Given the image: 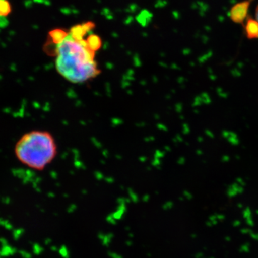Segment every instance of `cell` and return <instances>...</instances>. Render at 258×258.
Returning <instances> with one entry per match:
<instances>
[{
  "label": "cell",
  "instance_id": "8992f818",
  "mask_svg": "<svg viewBox=\"0 0 258 258\" xmlns=\"http://www.w3.org/2000/svg\"><path fill=\"white\" fill-rule=\"evenodd\" d=\"M256 19H257L258 22V5L257 7V9H256Z\"/></svg>",
  "mask_w": 258,
  "mask_h": 258
},
{
  "label": "cell",
  "instance_id": "7a4b0ae2",
  "mask_svg": "<svg viewBox=\"0 0 258 258\" xmlns=\"http://www.w3.org/2000/svg\"><path fill=\"white\" fill-rule=\"evenodd\" d=\"M14 154L23 165L42 171L57 157V144L53 136L47 131H30L18 139Z\"/></svg>",
  "mask_w": 258,
  "mask_h": 258
},
{
  "label": "cell",
  "instance_id": "6da1fadb",
  "mask_svg": "<svg viewBox=\"0 0 258 258\" xmlns=\"http://www.w3.org/2000/svg\"><path fill=\"white\" fill-rule=\"evenodd\" d=\"M93 25L85 23L76 25L69 32H52L51 37L55 44L56 70L69 82H87L101 73L96 54L101 40L92 33Z\"/></svg>",
  "mask_w": 258,
  "mask_h": 258
},
{
  "label": "cell",
  "instance_id": "5b68a950",
  "mask_svg": "<svg viewBox=\"0 0 258 258\" xmlns=\"http://www.w3.org/2000/svg\"><path fill=\"white\" fill-rule=\"evenodd\" d=\"M245 30L248 38H258V22L252 18L247 19Z\"/></svg>",
  "mask_w": 258,
  "mask_h": 258
},
{
  "label": "cell",
  "instance_id": "277c9868",
  "mask_svg": "<svg viewBox=\"0 0 258 258\" xmlns=\"http://www.w3.org/2000/svg\"><path fill=\"white\" fill-rule=\"evenodd\" d=\"M12 12V7L8 0H0V27L6 26L8 17Z\"/></svg>",
  "mask_w": 258,
  "mask_h": 258
},
{
  "label": "cell",
  "instance_id": "3957f363",
  "mask_svg": "<svg viewBox=\"0 0 258 258\" xmlns=\"http://www.w3.org/2000/svg\"><path fill=\"white\" fill-rule=\"evenodd\" d=\"M252 0H245L232 7L230 12V18L234 23H242L247 18L249 5Z\"/></svg>",
  "mask_w": 258,
  "mask_h": 258
}]
</instances>
